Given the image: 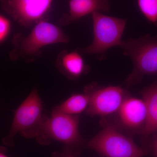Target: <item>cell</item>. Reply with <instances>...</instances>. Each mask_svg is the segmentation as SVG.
I'll return each mask as SVG.
<instances>
[{
  "mask_svg": "<svg viewBox=\"0 0 157 157\" xmlns=\"http://www.w3.org/2000/svg\"><path fill=\"white\" fill-rule=\"evenodd\" d=\"M70 41L69 36L58 26L43 20L34 25L28 35L17 33L14 36L9 56L12 60L32 63L41 57L43 47L66 44Z\"/></svg>",
  "mask_w": 157,
  "mask_h": 157,
  "instance_id": "obj_1",
  "label": "cell"
},
{
  "mask_svg": "<svg viewBox=\"0 0 157 157\" xmlns=\"http://www.w3.org/2000/svg\"><path fill=\"white\" fill-rule=\"evenodd\" d=\"M79 115H71L54 108L50 117H47L36 139L42 145L55 140L63 144V151L76 157L85 144L78 130Z\"/></svg>",
  "mask_w": 157,
  "mask_h": 157,
  "instance_id": "obj_2",
  "label": "cell"
},
{
  "mask_svg": "<svg viewBox=\"0 0 157 157\" xmlns=\"http://www.w3.org/2000/svg\"><path fill=\"white\" fill-rule=\"evenodd\" d=\"M42 102L39 90H32L16 109L10 132L3 139V143L9 146L14 144L17 133L26 138H37L48 117L43 113Z\"/></svg>",
  "mask_w": 157,
  "mask_h": 157,
  "instance_id": "obj_3",
  "label": "cell"
},
{
  "mask_svg": "<svg viewBox=\"0 0 157 157\" xmlns=\"http://www.w3.org/2000/svg\"><path fill=\"white\" fill-rule=\"evenodd\" d=\"M121 47L124 55L131 58L133 63V70L125 82L127 87L139 82L145 75H157V36L130 38Z\"/></svg>",
  "mask_w": 157,
  "mask_h": 157,
  "instance_id": "obj_4",
  "label": "cell"
},
{
  "mask_svg": "<svg viewBox=\"0 0 157 157\" xmlns=\"http://www.w3.org/2000/svg\"><path fill=\"white\" fill-rule=\"evenodd\" d=\"M104 128L87 144L104 157H143L147 151L111 124L103 121Z\"/></svg>",
  "mask_w": 157,
  "mask_h": 157,
  "instance_id": "obj_5",
  "label": "cell"
},
{
  "mask_svg": "<svg viewBox=\"0 0 157 157\" xmlns=\"http://www.w3.org/2000/svg\"><path fill=\"white\" fill-rule=\"evenodd\" d=\"M94 39L92 43L82 50L87 55L101 56L109 48L121 46L126 20L95 12L92 14Z\"/></svg>",
  "mask_w": 157,
  "mask_h": 157,
  "instance_id": "obj_6",
  "label": "cell"
},
{
  "mask_svg": "<svg viewBox=\"0 0 157 157\" xmlns=\"http://www.w3.org/2000/svg\"><path fill=\"white\" fill-rule=\"evenodd\" d=\"M90 96L87 115L104 117L114 114L129 95L127 90L120 86L99 87L95 83L85 87Z\"/></svg>",
  "mask_w": 157,
  "mask_h": 157,
  "instance_id": "obj_7",
  "label": "cell"
},
{
  "mask_svg": "<svg viewBox=\"0 0 157 157\" xmlns=\"http://www.w3.org/2000/svg\"><path fill=\"white\" fill-rule=\"evenodd\" d=\"M115 121L111 124L125 135H142L147 120L146 105L143 99L129 95L114 114Z\"/></svg>",
  "mask_w": 157,
  "mask_h": 157,
  "instance_id": "obj_8",
  "label": "cell"
},
{
  "mask_svg": "<svg viewBox=\"0 0 157 157\" xmlns=\"http://www.w3.org/2000/svg\"><path fill=\"white\" fill-rule=\"evenodd\" d=\"M52 0H7L2 2L6 13L25 27H30L44 20L52 7Z\"/></svg>",
  "mask_w": 157,
  "mask_h": 157,
  "instance_id": "obj_9",
  "label": "cell"
},
{
  "mask_svg": "<svg viewBox=\"0 0 157 157\" xmlns=\"http://www.w3.org/2000/svg\"><path fill=\"white\" fill-rule=\"evenodd\" d=\"M109 10L108 1L104 0H70L69 10L59 19L61 25H68L82 17L95 12H107Z\"/></svg>",
  "mask_w": 157,
  "mask_h": 157,
  "instance_id": "obj_10",
  "label": "cell"
},
{
  "mask_svg": "<svg viewBox=\"0 0 157 157\" xmlns=\"http://www.w3.org/2000/svg\"><path fill=\"white\" fill-rule=\"evenodd\" d=\"M55 65L63 75L73 80L78 79L90 70V67L77 51H62L58 55Z\"/></svg>",
  "mask_w": 157,
  "mask_h": 157,
  "instance_id": "obj_11",
  "label": "cell"
},
{
  "mask_svg": "<svg viewBox=\"0 0 157 157\" xmlns=\"http://www.w3.org/2000/svg\"><path fill=\"white\" fill-rule=\"evenodd\" d=\"M147 111V120L142 136L146 139L157 132V82L144 89L141 92Z\"/></svg>",
  "mask_w": 157,
  "mask_h": 157,
  "instance_id": "obj_12",
  "label": "cell"
},
{
  "mask_svg": "<svg viewBox=\"0 0 157 157\" xmlns=\"http://www.w3.org/2000/svg\"><path fill=\"white\" fill-rule=\"evenodd\" d=\"M89 101V94L84 89L83 93L73 94L60 105L55 108L60 112L69 115H79L87 109Z\"/></svg>",
  "mask_w": 157,
  "mask_h": 157,
  "instance_id": "obj_13",
  "label": "cell"
},
{
  "mask_svg": "<svg viewBox=\"0 0 157 157\" xmlns=\"http://www.w3.org/2000/svg\"><path fill=\"white\" fill-rule=\"evenodd\" d=\"M137 4L140 12L149 22L157 25V0H138Z\"/></svg>",
  "mask_w": 157,
  "mask_h": 157,
  "instance_id": "obj_14",
  "label": "cell"
},
{
  "mask_svg": "<svg viewBox=\"0 0 157 157\" xmlns=\"http://www.w3.org/2000/svg\"><path fill=\"white\" fill-rule=\"evenodd\" d=\"M11 27V23L9 20L0 15V43L3 42L9 36Z\"/></svg>",
  "mask_w": 157,
  "mask_h": 157,
  "instance_id": "obj_15",
  "label": "cell"
},
{
  "mask_svg": "<svg viewBox=\"0 0 157 157\" xmlns=\"http://www.w3.org/2000/svg\"><path fill=\"white\" fill-rule=\"evenodd\" d=\"M150 149L153 157H157V135H155L153 137Z\"/></svg>",
  "mask_w": 157,
  "mask_h": 157,
  "instance_id": "obj_16",
  "label": "cell"
},
{
  "mask_svg": "<svg viewBox=\"0 0 157 157\" xmlns=\"http://www.w3.org/2000/svg\"><path fill=\"white\" fill-rule=\"evenodd\" d=\"M52 157H76L74 156L72 154L65 151L63 152H56L53 154Z\"/></svg>",
  "mask_w": 157,
  "mask_h": 157,
  "instance_id": "obj_17",
  "label": "cell"
},
{
  "mask_svg": "<svg viewBox=\"0 0 157 157\" xmlns=\"http://www.w3.org/2000/svg\"><path fill=\"white\" fill-rule=\"evenodd\" d=\"M0 157H8L6 156V155H5L1 153H0Z\"/></svg>",
  "mask_w": 157,
  "mask_h": 157,
  "instance_id": "obj_18",
  "label": "cell"
},
{
  "mask_svg": "<svg viewBox=\"0 0 157 157\" xmlns=\"http://www.w3.org/2000/svg\"><path fill=\"white\" fill-rule=\"evenodd\" d=\"M102 157H104L102 156Z\"/></svg>",
  "mask_w": 157,
  "mask_h": 157,
  "instance_id": "obj_19",
  "label": "cell"
}]
</instances>
